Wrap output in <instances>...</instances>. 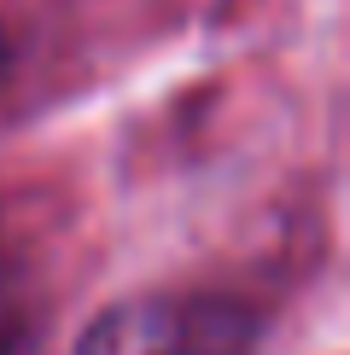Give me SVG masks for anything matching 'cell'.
<instances>
[{
    "mask_svg": "<svg viewBox=\"0 0 350 355\" xmlns=\"http://www.w3.org/2000/svg\"><path fill=\"white\" fill-rule=\"evenodd\" d=\"M29 344V320H24V309L12 303V297H0V355H24Z\"/></svg>",
    "mask_w": 350,
    "mask_h": 355,
    "instance_id": "2",
    "label": "cell"
},
{
    "mask_svg": "<svg viewBox=\"0 0 350 355\" xmlns=\"http://www.w3.org/2000/svg\"><path fill=\"white\" fill-rule=\"evenodd\" d=\"M76 355H257V320L228 297H135L106 309Z\"/></svg>",
    "mask_w": 350,
    "mask_h": 355,
    "instance_id": "1",
    "label": "cell"
},
{
    "mask_svg": "<svg viewBox=\"0 0 350 355\" xmlns=\"http://www.w3.org/2000/svg\"><path fill=\"white\" fill-rule=\"evenodd\" d=\"M0 70H6V47H0Z\"/></svg>",
    "mask_w": 350,
    "mask_h": 355,
    "instance_id": "3",
    "label": "cell"
}]
</instances>
